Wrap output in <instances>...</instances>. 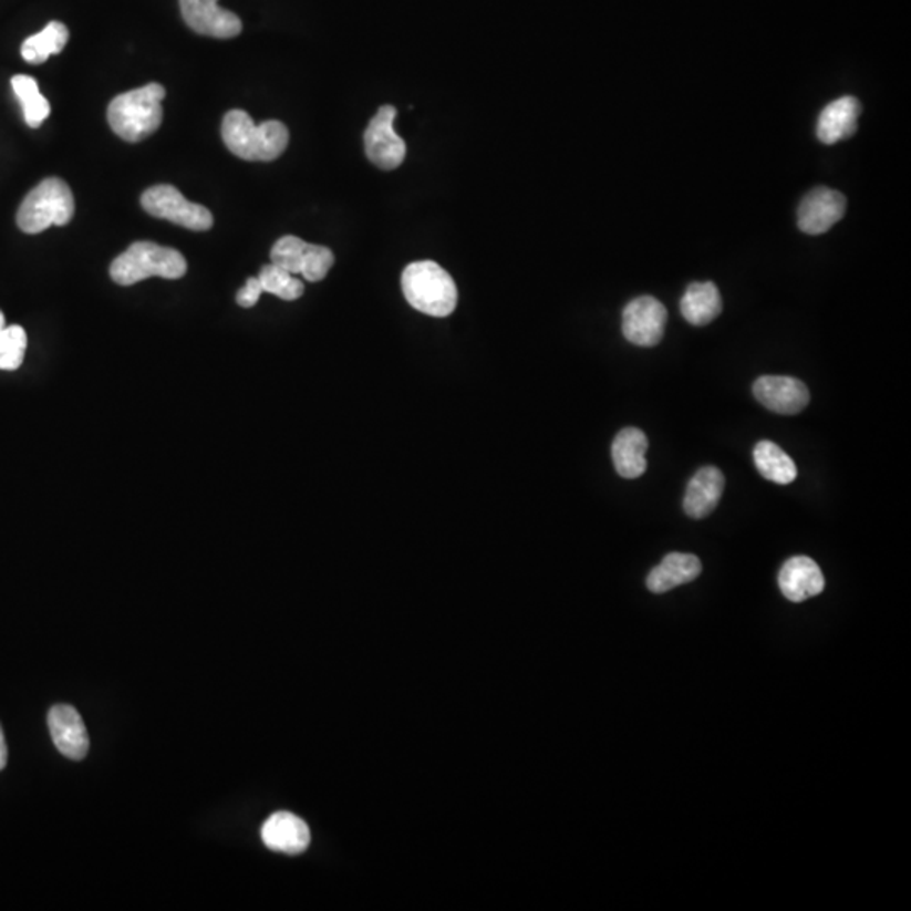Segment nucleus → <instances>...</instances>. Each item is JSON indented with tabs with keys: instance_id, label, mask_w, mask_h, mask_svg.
Listing matches in <instances>:
<instances>
[{
	"instance_id": "nucleus-7",
	"label": "nucleus",
	"mask_w": 911,
	"mask_h": 911,
	"mask_svg": "<svg viewBox=\"0 0 911 911\" xmlns=\"http://www.w3.org/2000/svg\"><path fill=\"white\" fill-rule=\"evenodd\" d=\"M270 260L292 276L301 273L309 282H320L333 267L334 256L323 245L308 244L294 235H286L273 244Z\"/></svg>"
},
{
	"instance_id": "nucleus-1",
	"label": "nucleus",
	"mask_w": 911,
	"mask_h": 911,
	"mask_svg": "<svg viewBox=\"0 0 911 911\" xmlns=\"http://www.w3.org/2000/svg\"><path fill=\"white\" fill-rule=\"evenodd\" d=\"M225 146L244 161H269L282 156L289 144V131L282 122L257 125L247 112L230 111L221 124Z\"/></svg>"
},
{
	"instance_id": "nucleus-5",
	"label": "nucleus",
	"mask_w": 911,
	"mask_h": 911,
	"mask_svg": "<svg viewBox=\"0 0 911 911\" xmlns=\"http://www.w3.org/2000/svg\"><path fill=\"white\" fill-rule=\"evenodd\" d=\"M75 217V198L63 179L48 178L32 189L19 206L18 227L37 235L53 227H66Z\"/></svg>"
},
{
	"instance_id": "nucleus-28",
	"label": "nucleus",
	"mask_w": 911,
	"mask_h": 911,
	"mask_svg": "<svg viewBox=\"0 0 911 911\" xmlns=\"http://www.w3.org/2000/svg\"><path fill=\"white\" fill-rule=\"evenodd\" d=\"M6 328H8L6 327V318L4 314H2V311H0V334H2V331H4Z\"/></svg>"
},
{
	"instance_id": "nucleus-16",
	"label": "nucleus",
	"mask_w": 911,
	"mask_h": 911,
	"mask_svg": "<svg viewBox=\"0 0 911 911\" xmlns=\"http://www.w3.org/2000/svg\"><path fill=\"white\" fill-rule=\"evenodd\" d=\"M267 848L284 855H301L311 842L308 824L291 812H277L262 827Z\"/></svg>"
},
{
	"instance_id": "nucleus-9",
	"label": "nucleus",
	"mask_w": 911,
	"mask_h": 911,
	"mask_svg": "<svg viewBox=\"0 0 911 911\" xmlns=\"http://www.w3.org/2000/svg\"><path fill=\"white\" fill-rule=\"evenodd\" d=\"M667 323V309L652 296H640L628 302L623 311L624 338L636 346L652 348L662 341Z\"/></svg>"
},
{
	"instance_id": "nucleus-14",
	"label": "nucleus",
	"mask_w": 911,
	"mask_h": 911,
	"mask_svg": "<svg viewBox=\"0 0 911 911\" xmlns=\"http://www.w3.org/2000/svg\"><path fill=\"white\" fill-rule=\"evenodd\" d=\"M778 586L788 601L801 603L819 596L826 588V579L816 560L798 556L791 557L781 566Z\"/></svg>"
},
{
	"instance_id": "nucleus-2",
	"label": "nucleus",
	"mask_w": 911,
	"mask_h": 911,
	"mask_svg": "<svg viewBox=\"0 0 911 911\" xmlns=\"http://www.w3.org/2000/svg\"><path fill=\"white\" fill-rule=\"evenodd\" d=\"M164 99L166 89L159 83H149L115 96L107 112L112 131L127 143H141L151 137L163 124Z\"/></svg>"
},
{
	"instance_id": "nucleus-24",
	"label": "nucleus",
	"mask_w": 911,
	"mask_h": 911,
	"mask_svg": "<svg viewBox=\"0 0 911 911\" xmlns=\"http://www.w3.org/2000/svg\"><path fill=\"white\" fill-rule=\"evenodd\" d=\"M260 284H262L263 292L277 296L282 301H296L304 294V284L298 277L292 276L288 270L280 269V267L269 263L262 267L259 273Z\"/></svg>"
},
{
	"instance_id": "nucleus-6",
	"label": "nucleus",
	"mask_w": 911,
	"mask_h": 911,
	"mask_svg": "<svg viewBox=\"0 0 911 911\" xmlns=\"http://www.w3.org/2000/svg\"><path fill=\"white\" fill-rule=\"evenodd\" d=\"M144 209L153 217L170 221L193 231H208L214 227V215L208 208L188 201L178 188L157 185L147 189L141 198Z\"/></svg>"
},
{
	"instance_id": "nucleus-25",
	"label": "nucleus",
	"mask_w": 911,
	"mask_h": 911,
	"mask_svg": "<svg viewBox=\"0 0 911 911\" xmlns=\"http://www.w3.org/2000/svg\"><path fill=\"white\" fill-rule=\"evenodd\" d=\"M28 334L24 328L12 324L0 334V370L14 372L24 362Z\"/></svg>"
},
{
	"instance_id": "nucleus-11",
	"label": "nucleus",
	"mask_w": 911,
	"mask_h": 911,
	"mask_svg": "<svg viewBox=\"0 0 911 911\" xmlns=\"http://www.w3.org/2000/svg\"><path fill=\"white\" fill-rule=\"evenodd\" d=\"M846 208L848 201L842 193L820 186L801 199L797 211L798 228L807 235L826 234L842 220Z\"/></svg>"
},
{
	"instance_id": "nucleus-3",
	"label": "nucleus",
	"mask_w": 911,
	"mask_h": 911,
	"mask_svg": "<svg viewBox=\"0 0 911 911\" xmlns=\"http://www.w3.org/2000/svg\"><path fill=\"white\" fill-rule=\"evenodd\" d=\"M402 291L408 304L427 317H449L458 304V288L453 277L433 260H421L405 267Z\"/></svg>"
},
{
	"instance_id": "nucleus-26",
	"label": "nucleus",
	"mask_w": 911,
	"mask_h": 911,
	"mask_svg": "<svg viewBox=\"0 0 911 911\" xmlns=\"http://www.w3.org/2000/svg\"><path fill=\"white\" fill-rule=\"evenodd\" d=\"M262 292L263 289L262 284H260L259 277H250V279H247V282H245L244 288L238 291L237 302L241 308H253V306L259 302Z\"/></svg>"
},
{
	"instance_id": "nucleus-8",
	"label": "nucleus",
	"mask_w": 911,
	"mask_h": 911,
	"mask_svg": "<svg viewBox=\"0 0 911 911\" xmlns=\"http://www.w3.org/2000/svg\"><path fill=\"white\" fill-rule=\"evenodd\" d=\"M395 115L397 111L394 105H382L363 135L366 157L379 169H397L407 154L404 138L394 128Z\"/></svg>"
},
{
	"instance_id": "nucleus-10",
	"label": "nucleus",
	"mask_w": 911,
	"mask_h": 911,
	"mask_svg": "<svg viewBox=\"0 0 911 911\" xmlns=\"http://www.w3.org/2000/svg\"><path fill=\"white\" fill-rule=\"evenodd\" d=\"M186 24L201 37L231 40L241 32L237 14L218 6V0H179Z\"/></svg>"
},
{
	"instance_id": "nucleus-18",
	"label": "nucleus",
	"mask_w": 911,
	"mask_h": 911,
	"mask_svg": "<svg viewBox=\"0 0 911 911\" xmlns=\"http://www.w3.org/2000/svg\"><path fill=\"white\" fill-rule=\"evenodd\" d=\"M703 572V565L692 553L672 552L665 556L646 578V588L655 594L671 591L679 586L687 584Z\"/></svg>"
},
{
	"instance_id": "nucleus-4",
	"label": "nucleus",
	"mask_w": 911,
	"mask_h": 911,
	"mask_svg": "<svg viewBox=\"0 0 911 911\" xmlns=\"http://www.w3.org/2000/svg\"><path fill=\"white\" fill-rule=\"evenodd\" d=\"M188 270L182 252L154 241H135L111 266L115 284L134 286L149 277L182 279Z\"/></svg>"
},
{
	"instance_id": "nucleus-15",
	"label": "nucleus",
	"mask_w": 911,
	"mask_h": 911,
	"mask_svg": "<svg viewBox=\"0 0 911 911\" xmlns=\"http://www.w3.org/2000/svg\"><path fill=\"white\" fill-rule=\"evenodd\" d=\"M862 107L856 96H842L834 100L820 112L817 121V137L820 143L832 146L845 138L852 137L858 131V118Z\"/></svg>"
},
{
	"instance_id": "nucleus-20",
	"label": "nucleus",
	"mask_w": 911,
	"mask_h": 911,
	"mask_svg": "<svg viewBox=\"0 0 911 911\" xmlns=\"http://www.w3.org/2000/svg\"><path fill=\"white\" fill-rule=\"evenodd\" d=\"M723 311V299L714 282H694L681 301V312L687 323L706 327Z\"/></svg>"
},
{
	"instance_id": "nucleus-23",
	"label": "nucleus",
	"mask_w": 911,
	"mask_h": 911,
	"mask_svg": "<svg viewBox=\"0 0 911 911\" xmlns=\"http://www.w3.org/2000/svg\"><path fill=\"white\" fill-rule=\"evenodd\" d=\"M11 83L15 95L21 100L25 124L32 128L40 127L50 117L51 105L40 92L37 80L28 75H15Z\"/></svg>"
},
{
	"instance_id": "nucleus-13",
	"label": "nucleus",
	"mask_w": 911,
	"mask_h": 911,
	"mask_svg": "<svg viewBox=\"0 0 911 911\" xmlns=\"http://www.w3.org/2000/svg\"><path fill=\"white\" fill-rule=\"evenodd\" d=\"M51 738L61 755L70 759H83L90 749L89 731L75 707L58 704L48 714Z\"/></svg>"
},
{
	"instance_id": "nucleus-17",
	"label": "nucleus",
	"mask_w": 911,
	"mask_h": 911,
	"mask_svg": "<svg viewBox=\"0 0 911 911\" xmlns=\"http://www.w3.org/2000/svg\"><path fill=\"white\" fill-rule=\"evenodd\" d=\"M724 475L716 466L698 469L687 485L684 497V511L691 518L701 520L716 510L724 491Z\"/></svg>"
},
{
	"instance_id": "nucleus-27",
	"label": "nucleus",
	"mask_w": 911,
	"mask_h": 911,
	"mask_svg": "<svg viewBox=\"0 0 911 911\" xmlns=\"http://www.w3.org/2000/svg\"><path fill=\"white\" fill-rule=\"evenodd\" d=\"M8 765V745H6L4 731L0 726V769H4Z\"/></svg>"
},
{
	"instance_id": "nucleus-22",
	"label": "nucleus",
	"mask_w": 911,
	"mask_h": 911,
	"mask_svg": "<svg viewBox=\"0 0 911 911\" xmlns=\"http://www.w3.org/2000/svg\"><path fill=\"white\" fill-rule=\"evenodd\" d=\"M70 41V31L63 22L53 21L22 43L21 54L28 63L41 64L53 54H60Z\"/></svg>"
},
{
	"instance_id": "nucleus-19",
	"label": "nucleus",
	"mask_w": 911,
	"mask_h": 911,
	"mask_svg": "<svg viewBox=\"0 0 911 911\" xmlns=\"http://www.w3.org/2000/svg\"><path fill=\"white\" fill-rule=\"evenodd\" d=\"M646 449L649 439L643 431L636 427H624L614 437L611 446L614 469L621 478H640L646 472Z\"/></svg>"
},
{
	"instance_id": "nucleus-21",
	"label": "nucleus",
	"mask_w": 911,
	"mask_h": 911,
	"mask_svg": "<svg viewBox=\"0 0 911 911\" xmlns=\"http://www.w3.org/2000/svg\"><path fill=\"white\" fill-rule=\"evenodd\" d=\"M753 462L763 478L777 485H790L798 472L794 459L772 441H759L753 451Z\"/></svg>"
},
{
	"instance_id": "nucleus-12",
	"label": "nucleus",
	"mask_w": 911,
	"mask_h": 911,
	"mask_svg": "<svg viewBox=\"0 0 911 911\" xmlns=\"http://www.w3.org/2000/svg\"><path fill=\"white\" fill-rule=\"evenodd\" d=\"M753 394L763 407L780 415H797L810 402L807 385L791 376H759L753 385Z\"/></svg>"
}]
</instances>
